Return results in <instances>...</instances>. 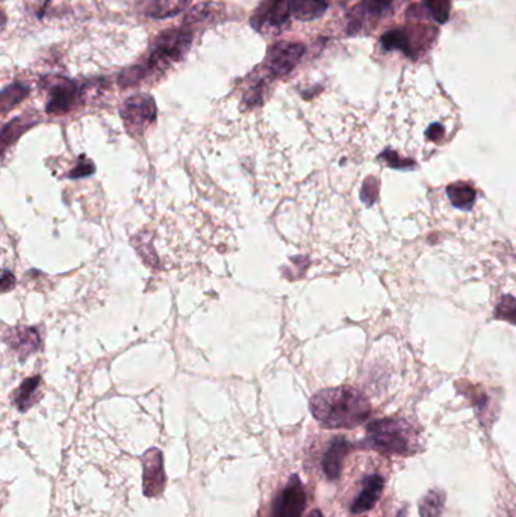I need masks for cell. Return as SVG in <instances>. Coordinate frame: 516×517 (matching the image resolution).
Listing matches in <instances>:
<instances>
[{
    "instance_id": "5b68a950",
    "label": "cell",
    "mask_w": 516,
    "mask_h": 517,
    "mask_svg": "<svg viewBox=\"0 0 516 517\" xmlns=\"http://www.w3.org/2000/svg\"><path fill=\"white\" fill-rule=\"evenodd\" d=\"M305 46L290 41H280L269 48L264 69L269 78H282L291 73L305 55Z\"/></svg>"
},
{
    "instance_id": "f546056e",
    "label": "cell",
    "mask_w": 516,
    "mask_h": 517,
    "mask_svg": "<svg viewBox=\"0 0 516 517\" xmlns=\"http://www.w3.org/2000/svg\"><path fill=\"white\" fill-rule=\"evenodd\" d=\"M14 281L16 280H14L13 274H11V272L9 271H5L4 277H2V290H4V292H6L9 288H13Z\"/></svg>"
},
{
    "instance_id": "5bb4252c",
    "label": "cell",
    "mask_w": 516,
    "mask_h": 517,
    "mask_svg": "<svg viewBox=\"0 0 516 517\" xmlns=\"http://www.w3.org/2000/svg\"><path fill=\"white\" fill-rule=\"evenodd\" d=\"M190 0H142V14L152 18H168L182 13Z\"/></svg>"
},
{
    "instance_id": "7402d4cb",
    "label": "cell",
    "mask_w": 516,
    "mask_h": 517,
    "mask_svg": "<svg viewBox=\"0 0 516 517\" xmlns=\"http://www.w3.org/2000/svg\"><path fill=\"white\" fill-rule=\"evenodd\" d=\"M428 13L437 23H446L450 17L451 0H424Z\"/></svg>"
},
{
    "instance_id": "4316f807",
    "label": "cell",
    "mask_w": 516,
    "mask_h": 517,
    "mask_svg": "<svg viewBox=\"0 0 516 517\" xmlns=\"http://www.w3.org/2000/svg\"><path fill=\"white\" fill-rule=\"evenodd\" d=\"M27 6L31 11L37 14V16H41L43 11H45L46 6L49 4V0H27Z\"/></svg>"
},
{
    "instance_id": "ffe728a7",
    "label": "cell",
    "mask_w": 516,
    "mask_h": 517,
    "mask_svg": "<svg viewBox=\"0 0 516 517\" xmlns=\"http://www.w3.org/2000/svg\"><path fill=\"white\" fill-rule=\"evenodd\" d=\"M29 94V87L25 84H13L2 91V112L6 114L11 108L18 105Z\"/></svg>"
},
{
    "instance_id": "9c48e42d",
    "label": "cell",
    "mask_w": 516,
    "mask_h": 517,
    "mask_svg": "<svg viewBox=\"0 0 516 517\" xmlns=\"http://www.w3.org/2000/svg\"><path fill=\"white\" fill-rule=\"evenodd\" d=\"M142 491L147 498H156L165 489V470H163V452L158 448H152L142 456Z\"/></svg>"
},
{
    "instance_id": "d4e9b609",
    "label": "cell",
    "mask_w": 516,
    "mask_h": 517,
    "mask_svg": "<svg viewBox=\"0 0 516 517\" xmlns=\"http://www.w3.org/2000/svg\"><path fill=\"white\" fill-rule=\"evenodd\" d=\"M93 164L90 163L89 159H85L84 156L80 158V163H78L76 168H73L70 173H68V177H73V179H79V177H85V175H91L94 173Z\"/></svg>"
},
{
    "instance_id": "4fadbf2b",
    "label": "cell",
    "mask_w": 516,
    "mask_h": 517,
    "mask_svg": "<svg viewBox=\"0 0 516 517\" xmlns=\"http://www.w3.org/2000/svg\"><path fill=\"white\" fill-rule=\"evenodd\" d=\"M6 343L20 357H27L38 350L40 336L36 329H14L9 330Z\"/></svg>"
},
{
    "instance_id": "8992f818",
    "label": "cell",
    "mask_w": 516,
    "mask_h": 517,
    "mask_svg": "<svg viewBox=\"0 0 516 517\" xmlns=\"http://www.w3.org/2000/svg\"><path fill=\"white\" fill-rule=\"evenodd\" d=\"M306 501L308 496L303 482L299 475H292L288 480L287 486L276 496L269 517H301L305 512Z\"/></svg>"
},
{
    "instance_id": "4dcf8cb0",
    "label": "cell",
    "mask_w": 516,
    "mask_h": 517,
    "mask_svg": "<svg viewBox=\"0 0 516 517\" xmlns=\"http://www.w3.org/2000/svg\"><path fill=\"white\" fill-rule=\"evenodd\" d=\"M310 517H324V516H322L321 512H318V510H315V512H312V513L310 514Z\"/></svg>"
},
{
    "instance_id": "484cf974",
    "label": "cell",
    "mask_w": 516,
    "mask_h": 517,
    "mask_svg": "<svg viewBox=\"0 0 516 517\" xmlns=\"http://www.w3.org/2000/svg\"><path fill=\"white\" fill-rule=\"evenodd\" d=\"M377 191H379L377 182H374V185H371V188L368 186V182H365V186L362 189V198H363V202L368 203V205L374 202L375 198H377Z\"/></svg>"
},
{
    "instance_id": "603a6c76",
    "label": "cell",
    "mask_w": 516,
    "mask_h": 517,
    "mask_svg": "<svg viewBox=\"0 0 516 517\" xmlns=\"http://www.w3.org/2000/svg\"><path fill=\"white\" fill-rule=\"evenodd\" d=\"M218 8H220V6L214 4L197 5V6L191 9L188 16H186L185 23L186 25H191V23H199L205 22V20H209L214 14L218 13Z\"/></svg>"
},
{
    "instance_id": "ac0fdd59",
    "label": "cell",
    "mask_w": 516,
    "mask_h": 517,
    "mask_svg": "<svg viewBox=\"0 0 516 517\" xmlns=\"http://www.w3.org/2000/svg\"><path fill=\"white\" fill-rule=\"evenodd\" d=\"M40 383V377L27 378V380L22 383V386L18 387L16 398H14V404H16V407H17L20 412H26L27 408L31 407L32 404H34L37 390H38Z\"/></svg>"
},
{
    "instance_id": "cb8c5ba5",
    "label": "cell",
    "mask_w": 516,
    "mask_h": 517,
    "mask_svg": "<svg viewBox=\"0 0 516 517\" xmlns=\"http://www.w3.org/2000/svg\"><path fill=\"white\" fill-rule=\"evenodd\" d=\"M495 315L501 318V320L516 324V299L503 297V300L500 301L499 307H497Z\"/></svg>"
},
{
    "instance_id": "3957f363",
    "label": "cell",
    "mask_w": 516,
    "mask_h": 517,
    "mask_svg": "<svg viewBox=\"0 0 516 517\" xmlns=\"http://www.w3.org/2000/svg\"><path fill=\"white\" fill-rule=\"evenodd\" d=\"M361 445L384 456H411L418 447V436L403 419H380L368 424Z\"/></svg>"
},
{
    "instance_id": "2e32d148",
    "label": "cell",
    "mask_w": 516,
    "mask_h": 517,
    "mask_svg": "<svg viewBox=\"0 0 516 517\" xmlns=\"http://www.w3.org/2000/svg\"><path fill=\"white\" fill-rule=\"evenodd\" d=\"M447 195L450 198L453 206L458 207V209H465V211L469 209L476 202V189L472 188L469 184H464V182L451 184L447 188Z\"/></svg>"
},
{
    "instance_id": "83f0119b",
    "label": "cell",
    "mask_w": 516,
    "mask_h": 517,
    "mask_svg": "<svg viewBox=\"0 0 516 517\" xmlns=\"http://www.w3.org/2000/svg\"><path fill=\"white\" fill-rule=\"evenodd\" d=\"M384 158H388L389 159V165H391V167H407V165H409V164L407 163H412V161H405V159H398L397 158V154L395 153H384Z\"/></svg>"
},
{
    "instance_id": "30bf717a",
    "label": "cell",
    "mask_w": 516,
    "mask_h": 517,
    "mask_svg": "<svg viewBox=\"0 0 516 517\" xmlns=\"http://www.w3.org/2000/svg\"><path fill=\"white\" fill-rule=\"evenodd\" d=\"M388 8V0H362L350 13V36L373 29Z\"/></svg>"
},
{
    "instance_id": "44dd1931",
    "label": "cell",
    "mask_w": 516,
    "mask_h": 517,
    "mask_svg": "<svg viewBox=\"0 0 516 517\" xmlns=\"http://www.w3.org/2000/svg\"><path fill=\"white\" fill-rule=\"evenodd\" d=\"M34 123H36V119L29 120L27 117H18V119L13 120L11 123L6 124L4 128V132H2V145H4V150L6 149L13 141L17 140L20 133L31 128Z\"/></svg>"
},
{
    "instance_id": "7a4b0ae2",
    "label": "cell",
    "mask_w": 516,
    "mask_h": 517,
    "mask_svg": "<svg viewBox=\"0 0 516 517\" xmlns=\"http://www.w3.org/2000/svg\"><path fill=\"white\" fill-rule=\"evenodd\" d=\"M193 44V32L188 27L168 29L156 37L152 43L146 61L131 67L120 76V85H138L147 78H153L167 71L176 62L182 61Z\"/></svg>"
},
{
    "instance_id": "277c9868",
    "label": "cell",
    "mask_w": 516,
    "mask_h": 517,
    "mask_svg": "<svg viewBox=\"0 0 516 517\" xmlns=\"http://www.w3.org/2000/svg\"><path fill=\"white\" fill-rule=\"evenodd\" d=\"M291 0H265L252 16L253 29L259 34H279L291 18Z\"/></svg>"
},
{
    "instance_id": "d6986e66",
    "label": "cell",
    "mask_w": 516,
    "mask_h": 517,
    "mask_svg": "<svg viewBox=\"0 0 516 517\" xmlns=\"http://www.w3.org/2000/svg\"><path fill=\"white\" fill-rule=\"evenodd\" d=\"M446 495L439 491H430L419 502L421 517H439L444 509Z\"/></svg>"
},
{
    "instance_id": "e0dca14e",
    "label": "cell",
    "mask_w": 516,
    "mask_h": 517,
    "mask_svg": "<svg viewBox=\"0 0 516 517\" xmlns=\"http://www.w3.org/2000/svg\"><path fill=\"white\" fill-rule=\"evenodd\" d=\"M380 43L384 46V50H402L405 55L414 57L412 36L406 29H395V31L384 34Z\"/></svg>"
},
{
    "instance_id": "6da1fadb",
    "label": "cell",
    "mask_w": 516,
    "mask_h": 517,
    "mask_svg": "<svg viewBox=\"0 0 516 517\" xmlns=\"http://www.w3.org/2000/svg\"><path fill=\"white\" fill-rule=\"evenodd\" d=\"M311 412L329 430H352L368 421L370 401L353 387L324 389L311 399Z\"/></svg>"
},
{
    "instance_id": "8fae6325",
    "label": "cell",
    "mask_w": 516,
    "mask_h": 517,
    "mask_svg": "<svg viewBox=\"0 0 516 517\" xmlns=\"http://www.w3.org/2000/svg\"><path fill=\"white\" fill-rule=\"evenodd\" d=\"M352 449V443L344 438H336L332 440L322 459V470L331 481H336L341 477L345 457Z\"/></svg>"
},
{
    "instance_id": "7c38bea8",
    "label": "cell",
    "mask_w": 516,
    "mask_h": 517,
    "mask_svg": "<svg viewBox=\"0 0 516 517\" xmlns=\"http://www.w3.org/2000/svg\"><path fill=\"white\" fill-rule=\"evenodd\" d=\"M384 480L380 475H370L363 480V487L352 504V513L361 514L374 509L384 493Z\"/></svg>"
},
{
    "instance_id": "52a82bcc",
    "label": "cell",
    "mask_w": 516,
    "mask_h": 517,
    "mask_svg": "<svg viewBox=\"0 0 516 517\" xmlns=\"http://www.w3.org/2000/svg\"><path fill=\"white\" fill-rule=\"evenodd\" d=\"M121 119L132 133H140L156 120V103L153 97L138 94L124 101Z\"/></svg>"
},
{
    "instance_id": "f1b7e54d",
    "label": "cell",
    "mask_w": 516,
    "mask_h": 517,
    "mask_svg": "<svg viewBox=\"0 0 516 517\" xmlns=\"http://www.w3.org/2000/svg\"><path fill=\"white\" fill-rule=\"evenodd\" d=\"M427 136L430 140L433 141H439L441 140L442 136H444V129L439 124H435L432 128L428 129Z\"/></svg>"
},
{
    "instance_id": "ba28073f",
    "label": "cell",
    "mask_w": 516,
    "mask_h": 517,
    "mask_svg": "<svg viewBox=\"0 0 516 517\" xmlns=\"http://www.w3.org/2000/svg\"><path fill=\"white\" fill-rule=\"evenodd\" d=\"M45 85L49 92V100L46 105L47 114H66L79 99V90L73 80L59 78V76H50V78H46Z\"/></svg>"
},
{
    "instance_id": "9a60e30c",
    "label": "cell",
    "mask_w": 516,
    "mask_h": 517,
    "mask_svg": "<svg viewBox=\"0 0 516 517\" xmlns=\"http://www.w3.org/2000/svg\"><path fill=\"white\" fill-rule=\"evenodd\" d=\"M327 0H291L292 16L300 22H311L326 13Z\"/></svg>"
}]
</instances>
